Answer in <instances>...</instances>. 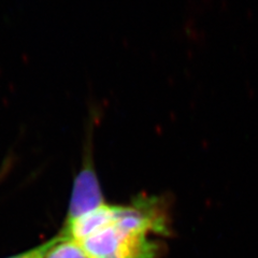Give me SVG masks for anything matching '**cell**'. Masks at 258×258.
I'll return each instance as SVG.
<instances>
[{"instance_id":"3957f363","label":"cell","mask_w":258,"mask_h":258,"mask_svg":"<svg viewBox=\"0 0 258 258\" xmlns=\"http://www.w3.org/2000/svg\"><path fill=\"white\" fill-rule=\"evenodd\" d=\"M46 258H87V256L76 242L62 238L52 247Z\"/></svg>"},{"instance_id":"7a4b0ae2","label":"cell","mask_w":258,"mask_h":258,"mask_svg":"<svg viewBox=\"0 0 258 258\" xmlns=\"http://www.w3.org/2000/svg\"><path fill=\"white\" fill-rule=\"evenodd\" d=\"M95 120L96 115L95 117L88 119L83 148L82 167L75 176L74 185H72L66 222L75 220L81 215L106 205L94 164L93 133Z\"/></svg>"},{"instance_id":"277c9868","label":"cell","mask_w":258,"mask_h":258,"mask_svg":"<svg viewBox=\"0 0 258 258\" xmlns=\"http://www.w3.org/2000/svg\"><path fill=\"white\" fill-rule=\"evenodd\" d=\"M60 240H62V237L60 236V233H58L57 236H55L51 240L44 242V243H41L38 246L32 247L28 249V251L22 252L20 254H15L13 256L7 257V258H46L48 252H50L52 247L55 244H57Z\"/></svg>"},{"instance_id":"6da1fadb","label":"cell","mask_w":258,"mask_h":258,"mask_svg":"<svg viewBox=\"0 0 258 258\" xmlns=\"http://www.w3.org/2000/svg\"><path fill=\"white\" fill-rule=\"evenodd\" d=\"M78 244L87 258H156L159 251L148 233L127 230L115 223Z\"/></svg>"}]
</instances>
